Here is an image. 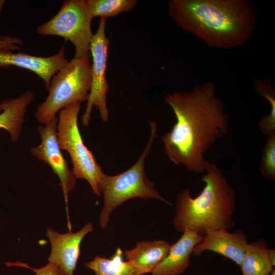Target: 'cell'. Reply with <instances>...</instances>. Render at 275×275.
Returning <instances> with one entry per match:
<instances>
[{
    "label": "cell",
    "mask_w": 275,
    "mask_h": 275,
    "mask_svg": "<svg viewBox=\"0 0 275 275\" xmlns=\"http://www.w3.org/2000/svg\"><path fill=\"white\" fill-rule=\"evenodd\" d=\"M91 54L74 57L52 77L46 99L37 107L35 117L44 125L57 113L76 102L87 101L91 86Z\"/></svg>",
    "instance_id": "5b68a950"
},
{
    "label": "cell",
    "mask_w": 275,
    "mask_h": 275,
    "mask_svg": "<svg viewBox=\"0 0 275 275\" xmlns=\"http://www.w3.org/2000/svg\"><path fill=\"white\" fill-rule=\"evenodd\" d=\"M249 244L244 233L240 231L230 233L226 229L209 232L203 236L194 248L193 254L199 256L210 251L230 259L240 265Z\"/></svg>",
    "instance_id": "7c38bea8"
},
{
    "label": "cell",
    "mask_w": 275,
    "mask_h": 275,
    "mask_svg": "<svg viewBox=\"0 0 275 275\" xmlns=\"http://www.w3.org/2000/svg\"><path fill=\"white\" fill-rule=\"evenodd\" d=\"M34 95L31 91L24 92L20 96L3 100L0 103V129L7 130L13 142L20 136L27 108L33 100Z\"/></svg>",
    "instance_id": "9a60e30c"
},
{
    "label": "cell",
    "mask_w": 275,
    "mask_h": 275,
    "mask_svg": "<svg viewBox=\"0 0 275 275\" xmlns=\"http://www.w3.org/2000/svg\"><path fill=\"white\" fill-rule=\"evenodd\" d=\"M58 118L56 117L44 126L38 128L41 142L32 148V155L48 164L54 173L58 175L68 213V194L74 188L76 177L68 168V163L61 152L57 135Z\"/></svg>",
    "instance_id": "9c48e42d"
},
{
    "label": "cell",
    "mask_w": 275,
    "mask_h": 275,
    "mask_svg": "<svg viewBox=\"0 0 275 275\" xmlns=\"http://www.w3.org/2000/svg\"><path fill=\"white\" fill-rule=\"evenodd\" d=\"M5 264L7 266H20L32 269L36 275H61L58 266L51 262H48L45 266L39 268L31 267L28 264L19 261L15 262H7Z\"/></svg>",
    "instance_id": "44dd1931"
},
{
    "label": "cell",
    "mask_w": 275,
    "mask_h": 275,
    "mask_svg": "<svg viewBox=\"0 0 275 275\" xmlns=\"http://www.w3.org/2000/svg\"><path fill=\"white\" fill-rule=\"evenodd\" d=\"M269 256L270 259V260L274 266L275 264V252L274 249H269L268 250Z\"/></svg>",
    "instance_id": "603a6c76"
},
{
    "label": "cell",
    "mask_w": 275,
    "mask_h": 275,
    "mask_svg": "<svg viewBox=\"0 0 275 275\" xmlns=\"http://www.w3.org/2000/svg\"><path fill=\"white\" fill-rule=\"evenodd\" d=\"M92 19L87 0H66L57 14L36 31L42 36H58L70 41L75 48L74 57H80L90 52Z\"/></svg>",
    "instance_id": "52a82bcc"
},
{
    "label": "cell",
    "mask_w": 275,
    "mask_h": 275,
    "mask_svg": "<svg viewBox=\"0 0 275 275\" xmlns=\"http://www.w3.org/2000/svg\"><path fill=\"white\" fill-rule=\"evenodd\" d=\"M254 89L269 102V115L263 116L258 122L260 131L267 136L275 131V91L273 84L269 79H256L253 81Z\"/></svg>",
    "instance_id": "ac0fdd59"
},
{
    "label": "cell",
    "mask_w": 275,
    "mask_h": 275,
    "mask_svg": "<svg viewBox=\"0 0 275 275\" xmlns=\"http://www.w3.org/2000/svg\"><path fill=\"white\" fill-rule=\"evenodd\" d=\"M5 2V1H0V14L2 11L3 7Z\"/></svg>",
    "instance_id": "cb8c5ba5"
},
{
    "label": "cell",
    "mask_w": 275,
    "mask_h": 275,
    "mask_svg": "<svg viewBox=\"0 0 275 275\" xmlns=\"http://www.w3.org/2000/svg\"><path fill=\"white\" fill-rule=\"evenodd\" d=\"M150 124V136L138 161L124 172L113 176L103 173L101 177L98 189L104 197L103 206L99 216V224L102 229L106 228L112 212L130 199H156L171 204L159 194L154 183L148 179L145 172V159L157 136L156 122L153 121Z\"/></svg>",
    "instance_id": "277c9868"
},
{
    "label": "cell",
    "mask_w": 275,
    "mask_h": 275,
    "mask_svg": "<svg viewBox=\"0 0 275 275\" xmlns=\"http://www.w3.org/2000/svg\"><path fill=\"white\" fill-rule=\"evenodd\" d=\"M91 15L106 18L129 11L137 4L136 0H87Z\"/></svg>",
    "instance_id": "d6986e66"
},
{
    "label": "cell",
    "mask_w": 275,
    "mask_h": 275,
    "mask_svg": "<svg viewBox=\"0 0 275 275\" xmlns=\"http://www.w3.org/2000/svg\"><path fill=\"white\" fill-rule=\"evenodd\" d=\"M205 172L202 177L205 186L199 195L193 198L187 188L177 195L173 224L179 232L189 228L203 236L216 230L229 231L235 225L234 189L215 164L208 161Z\"/></svg>",
    "instance_id": "3957f363"
},
{
    "label": "cell",
    "mask_w": 275,
    "mask_h": 275,
    "mask_svg": "<svg viewBox=\"0 0 275 275\" xmlns=\"http://www.w3.org/2000/svg\"><path fill=\"white\" fill-rule=\"evenodd\" d=\"M259 171L263 177L270 180L275 179V131L267 136L264 144Z\"/></svg>",
    "instance_id": "ffe728a7"
},
{
    "label": "cell",
    "mask_w": 275,
    "mask_h": 275,
    "mask_svg": "<svg viewBox=\"0 0 275 275\" xmlns=\"http://www.w3.org/2000/svg\"><path fill=\"white\" fill-rule=\"evenodd\" d=\"M171 244L163 240H145L136 243V246L125 250L127 261L135 270V275H143L152 271L166 258Z\"/></svg>",
    "instance_id": "5bb4252c"
},
{
    "label": "cell",
    "mask_w": 275,
    "mask_h": 275,
    "mask_svg": "<svg viewBox=\"0 0 275 275\" xmlns=\"http://www.w3.org/2000/svg\"><path fill=\"white\" fill-rule=\"evenodd\" d=\"M80 103H72L62 109L59 113L57 135L61 149L69 154L76 178L86 179L93 193L100 196L98 184L103 173L93 153L84 144L80 133L77 118Z\"/></svg>",
    "instance_id": "8992f818"
},
{
    "label": "cell",
    "mask_w": 275,
    "mask_h": 275,
    "mask_svg": "<svg viewBox=\"0 0 275 275\" xmlns=\"http://www.w3.org/2000/svg\"><path fill=\"white\" fill-rule=\"evenodd\" d=\"M265 241L249 243L240 264L242 275H269L273 269Z\"/></svg>",
    "instance_id": "2e32d148"
},
{
    "label": "cell",
    "mask_w": 275,
    "mask_h": 275,
    "mask_svg": "<svg viewBox=\"0 0 275 275\" xmlns=\"http://www.w3.org/2000/svg\"><path fill=\"white\" fill-rule=\"evenodd\" d=\"M94 230L87 223L79 231L61 234L51 228L46 230V237L51 244L48 262L56 264L61 275H73L80 255V245L84 237Z\"/></svg>",
    "instance_id": "30bf717a"
},
{
    "label": "cell",
    "mask_w": 275,
    "mask_h": 275,
    "mask_svg": "<svg viewBox=\"0 0 275 275\" xmlns=\"http://www.w3.org/2000/svg\"><path fill=\"white\" fill-rule=\"evenodd\" d=\"M106 18H100L96 33L93 35L90 46L92 58L91 66V86L87 100V106L81 118L84 126L89 124L92 107L94 105L99 112L104 122L108 121L106 95L108 85L106 78V69L109 41L105 36Z\"/></svg>",
    "instance_id": "ba28073f"
},
{
    "label": "cell",
    "mask_w": 275,
    "mask_h": 275,
    "mask_svg": "<svg viewBox=\"0 0 275 275\" xmlns=\"http://www.w3.org/2000/svg\"><path fill=\"white\" fill-rule=\"evenodd\" d=\"M69 61L65 56V47L51 56L41 57L0 48V67L14 66L29 70L38 75L47 90L52 76Z\"/></svg>",
    "instance_id": "8fae6325"
},
{
    "label": "cell",
    "mask_w": 275,
    "mask_h": 275,
    "mask_svg": "<svg viewBox=\"0 0 275 275\" xmlns=\"http://www.w3.org/2000/svg\"><path fill=\"white\" fill-rule=\"evenodd\" d=\"M86 266L95 272V275H135V270L130 261L123 259V252L118 248L111 258L99 256L85 263Z\"/></svg>",
    "instance_id": "e0dca14e"
},
{
    "label": "cell",
    "mask_w": 275,
    "mask_h": 275,
    "mask_svg": "<svg viewBox=\"0 0 275 275\" xmlns=\"http://www.w3.org/2000/svg\"><path fill=\"white\" fill-rule=\"evenodd\" d=\"M269 275H275V270L273 269Z\"/></svg>",
    "instance_id": "d4e9b609"
},
{
    "label": "cell",
    "mask_w": 275,
    "mask_h": 275,
    "mask_svg": "<svg viewBox=\"0 0 275 275\" xmlns=\"http://www.w3.org/2000/svg\"><path fill=\"white\" fill-rule=\"evenodd\" d=\"M182 233L181 237L170 245L167 256L152 271V275H180L187 269L193 250L202 236L189 228Z\"/></svg>",
    "instance_id": "4fadbf2b"
},
{
    "label": "cell",
    "mask_w": 275,
    "mask_h": 275,
    "mask_svg": "<svg viewBox=\"0 0 275 275\" xmlns=\"http://www.w3.org/2000/svg\"><path fill=\"white\" fill-rule=\"evenodd\" d=\"M168 10L179 27L211 47L241 46L256 25L255 11L246 0H171Z\"/></svg>",
    "instance_id": "7a4b0ae2"
},
{
    "label": "cell",
    "mask_w": 275,
    "mask_h": 275,
    "mask_svg": "<svg viewBox=\"0 0 275 275\" xmlns=\"http://www.w3.org/2000/svg\"><path fill=\"white\" fill-rule=\"evenodd\" d=\"M22 41L17 37L0 35V48L14 50L19 49V45L22 44Z\"/></svg>",
    "instance_id": "7402d4cb"
},
{
    "label": "cell",
    "mask_w": 275,
    "mask_h": 275,
    "mask_svg": "<svg viewBox=\"0 0 275 275\" xmlns=\"http://www.w3.org/2000/svg\"><path fill=\"white\" fill-rule=\"evenodd\" d=\"M211 81L185 92L168 94L164 101L172 108L176 122L162 140L168 158L189 171H205L206 152L228 134L230 120L224 104L215 94Z\"/></svg>",
    "instance_id": "6da1fadb"
}]
</instances>
